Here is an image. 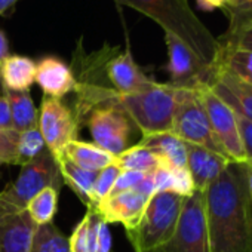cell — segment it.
I'll return each instance as SVG.
<instances>
[{"mask_svg": "<svg viewBox=\"0 0 252 252\" xmlns=\"http://www.w3.org/2000/svg\"><path fill=\"white\" fill-rule=\"evenodd\" d=\"M196 2L197 6L203 11H215V9L224 11L231 3V0H196Z\"/></svg>", "mask_w": 252, "mask_h": 252, "instance_id": "8d00e7d4", "label": "cell"}, {"mask_svg": "<svg viewBox=\"0 0 252 252\" xmlns=\"http://www.w3.org/2000/svg\"><path fill=\"white\" fill-rule=\"evenodd\" d=\"M17 143H18V132L0 129V163L20 166Z\"/></svg>", "mask_w": 252, "mask_h": 252, "instance_id": "4dcf8cb0", "label": "cell"}, {"mask_svg": "<svg viewBox=\"0 0 252 252\" xmlns=\"http://www.w3.org/2000/svg\"><path fill=\"white\" fill-rule=\"evenodd\" d=\"M58 193L55 189H45L29 202L26 211L37 225L52 222L58 208Z\"/></svg>", "mask_w": 252, "mask_h": 252, "instance_id": "4316f807", "label": "cell"}, {"mask_svg": "<svg viewBox=\"0 0 252 252\" xmlns=\"http://www.w3.org/2000/svg\"><path fill=\"white\" fill-rule=\"evenodd\" d=\"M168 48V73L171 85L175 88H197L208 85L212 67L206 65L183 40L171 33H165Z\"/></svg>", "mask_w": 252, "mask_h": 252, "instance_id": "7c38bea8", "label": "cell"}, {"mask_svg": "<svg viewBox=\"0 0 252 252\" xmlns=\"http://www.w3.org/2000/svg\"><path fill=\"white\" fill-rule=\"evenodd\" d=\"M120 172H122V169L119 168V165L116 162L105 166L104 169H101L98 172V177H96L94 189H92V208H96V205L101 203L110 194Z\"/></svg>", "mask_w": 252, "mask_h": 252, "instance_id": "f546056e", "label": "cell"}, {"mask_svg": "<svg viewBox=\"0 0 252 252\" xmlns=\"http://www.w3.org/2000/svg\"><path fill=\"white\" fill-rule=\"evenodd\" d=\"M101 220L94 208L86 209V215L68 239L70 252H98V228Z\"/></svg>", "mask_w": 252, "mask_h": 252, "instance_id": "cb8c5ba5", "label": "cell"}, {"mask_svg": "<svg viewBox=\"0 0 252 252\" xmlns=\"http://www.w3.org/2000/svg\"><path fill=\"white\" fill-rule=\"evenodd\" d=\"M171 132L184 143L202 146L225 156L212 132L211 122L197 88H178Z\"/></svg>", "mask_w": 252, "mask_h": 252, "instance_id": "8992f818", "label": "cell"}, {"mask_svg": "<svg viewBox=\"0 0 252 252\" xmlns=\"http://www.w3.org/2000/svg\"><path fill=\"white\" fill-rule=\"evenodd\" d=\"M177 91L171 83L153 82L149 88L128 95L114 91V101L128 113L143 135L171 132Z\"/></svg>", "mask_w": 252, "mask_h": 252, "instance_id": "3957f363", "label": "cell"}, {"mask_svg": "<svg viewBox=\"0 0 252 252\" xmlns=\"http://www.w3.org/2000/svg\"><path fill=\"white\" fill-rule=\"evenodd\" d=\"M187 163L186 168L191 177L194 190L205 191L218 177L224 172L227 165L231 162L225 156L215 153L202 146L186 143Z\"/></svg>", "mask_w": 252, "mask_h": 252, "instance_id": "5bb4252c", "label": "cell"}, {"mask_svg": "<svg viewBox=\"0 0 252 252\" xmlns=\"http://www.w3.org/2000/svg\"><path fill=\"white\" fill-rule=\"evenodd\" d=\"M36 83L42 88L45 96L57 99H61L77 88V80L71 68L55 57H45L36 64Z\"/></svg>", "mask_w": 252, "mask_h": 252, "instance_id": "e0dca14e", "label": "cell"}, {"mask_svg": "<svg viewBox=\"0 0 252 252\" xmlns=\"http://www.w3.org/2000/svg\"><path fill=\"white\" fill-rule=\"evenodd\" d=\"M63 177L54 155L46 149L36 159L21 166L18 178L0 191V212L26 211L29 202L45 189L60 191Z\"/></svg>", "mask_w": 252, "mask_h": 252, "instance_id": "5b68a950", "label": "cell"}, {"mask_svg": "<svg viewBox=\"0 0 252 252\" xmlns=\"http://www.w3.org/2000/svg\"><path fill=\"white\" fill-rule=\"evenodd\" d=\"M155 193V172H150L135 189L105 197L94 209L107 224L120 222L128 231L138 224L150 197Z\"/></svg>", "mask_w": 252, "mask_h": 252, "instance_id": "9c48e42d", "label": "cell"}, {"mask_svg": "<svg viewBox=\"0 0 252 252\" xmlns=\"http://www.w3.org/2000/svg\"><path fill=\"white\" fill-rule=\"evenodd\" d=\"M184 200L174 191H158L150 197L138 224L126 231L135 252H153L171 240Z\"/></svg>", "mask_w": 252, "mask_h": 252, "instance_id": "277c9868", "label": "cell"}, {"mask_svg": "<svg viewBox=\"0 0 252 252\" xmlns=\"http://www.w3.org/2000/svg\"><path fill=\"white\" fill-rule=\"evenodd\" d=\"M57 162L60 166L63 183H65L77 194V197L86 205V209L92 208V189L99 171L82 169L73 162H70L64 155L57 159Z\"/></svg>", "mask_w": 252, "mask_h": 252, "instance_id": "44dd1931", "label": "cell"}, {"mask_svg": "<svg viewBox=\"0 0 252 252\" xmlns=\"http://www.w3.org/2000/svg\"><path fill=\"white\" fill-rule=\"evenodd\" d=\"M239 128L243 143V152H245V163L252 166V122L237 117Z\"/></svg>", "mask_w": 252, "mask_h": 252, "instance_id": "836d02e7", "label": "cell"}, {"mask_svg": "<svg viewBox=\"0 0 252 252\" xmlns=\"http://www.w3.org/2000/svg\"><path fill=\"white\" fill-rule=\"evenodd\" d=\"M6 95L11 107V116L15 132H24L39 126V111L30 96V92H9L2 91Z\"/></svg>", "mask_w": 252, "mask_h": 252, "instance_id": "603a6c76", "label": "cell"}, {"mask_svg": "<svg viewBox=\"0 0 252 252\" xmlns=\"http://www.w3.org/2000/svg\"><path fill=\"white\" fill-rule=\"evenodd\" d=\"M36 227L27 211L0 212V252H30Z\"/></svg>", "mask_w": 252, "mask_h": 252, "instance_id": "2e32d148", "label": "cell"}, {"mask_svg": "<svg viewBox=\"0 0 252 252\" xmlns=\"http://www.w3.org/2000/svg\"><path fill=\"white\" fill-rule=\"evenodd\" d=\"M30 252H70V242L54 222L40 224L36 227Z\"/></svg>", "mask_w": 252, "mask_h": 252, "instance_id": "484cf974", "label": "cell"}, {"mask_svg": "<svg viewBox=\"0 0 252 252\" xmlns=\"http://www.w3.org/2000/svg\"><path fill=\"white\" fill-rule=\"evenodd\" d=\"M17 149H18L20 166L32 162L42 152L46 150V144H45V140H43V135L39 129V126L18 134Z\"/></svg>", "mask_w": 252, "mask_h": 252, "instance_id": "83f0119b", "label": "cell"}, {"mask_svg": "<svg viewBox=\"0 0 252 252\" xmlns=\"http://www.w3.org/2000/svg\"><path fill=\"white\" fill-rule=\"evenodd\" d=\"M107 76L114 86V91L120 95H128L149 88L152 80L135 63L129 46L123 54L116 55L107 63Z\"/></svg>", "mask_w": 252, "mask_h": 252, "instance_id": "9a60e30c", "label": "cell"}, {"mask_svg": "<svg viewBox=\"0 0 252 252\" xmlns=\"http://www.w3.org/2000/svg\"><path fill=\"white\" fill-rule=\"evenodd\" d=\"M88 128L94 144L113 156H119L129 149L132 135L131 117L114 101V96L110 102L92 108L88 117Z\"/></svg>", "mask_w": 252, "mask_h": 252, "instance_id": "52a82bcc", "label": "cell"}, {"mask_svg": "<svg viewBox=\"0 0 252 252\" xmlns=\"http://www.w3.org/2000/svg\"><path fill=\"white\" fill-rule=\"evenodd\" d=\"M138 144L158 155L165 166L180 168V169L186 168L187 163L186 143L177 135H174L172 132L143 135V140Z\"/></svg>", "mask_w": 252, "mask_h": 252, "instance_id": "d6986e66", "label": "cell"}, {"mask_svg": "<svg viewBox=\"0 0 252 252\" xmlns=\"http://www.w3.org/2000/svg\"><path fill=\"white\" fill-rule=\"evenodd\" d=\"M203 197L209 252H252L248 165L230 162Z\"/></svg>", "mask_w": 252, "mask_h": 252, "instance_id": "6da1fadb", "label": "cell"}, {"mask_svg": "<svg viewBox=\"0 0 252 252\" xmlns=\"http://www.w3.org/2000/svg\"><path fill=\"white\" fill-rule=\"evenodd\" d=\"M208 86L237 117L252 122V85L212 67Z\"/></svg>", "mask_w": 252, "mask_h": 252, "instance_id": "4fadbf2b", "label": "cell"}, {"mask_svg": "<svg viewBox=\"0 0 252 252\" xmlns=\"http://www.w3.org/2000/svg\"><path fill=\"white\" fill-rule=\"evenodd\" d=\"M64 156L70 162L86 171H101L116 162V156L102 150L96 144L77 140L67 144V147L64 149Z\"/></svg>", "mask_w": 252, "mask_h": 252, "instance_id": "ffe728a7", "label": "cell"}, {"mask_svg": "<svg viewBox=\"0 0 252 252\" xmlns=\"http://www.w3.org/2000/svg\"><path fill=\"white\" fill-rule=\"evenodd\" d=\"M0 166H2V163H0Z\"/></svg>", "mask_w": 252, "mask_h": 252, "instance_id": "60d3db41", "label": "cell"}, {"mask_svg": "<svg viewBox=\"0 0 252 252\" xmlns=\"http://www.w3.org/2000/svg\"><path fill=\"white\" fill-rule=\"evenodd\" d=\"M158 23L165 33L183 40L206 65L212 67L220 42L191 9L189 0H114Z\"/></svg>", "mask_w": 252, "mask_h": 252, "instance_id": "7a4b0ae2", "label": "cell"}, {"mask_svg": "<svg viewBox=\"0 0 252 252\" xmlns=\"http://www.w3.org/2000/svg\"><path fill=\"white\" fill-rule=\"evenodd\" d=\"M248 193H249V199L252 202V166L248 165Z\"/></svg>", "mask_w": 252, "mask_h": 252, "instance_id": "ab89813d", "label": "cell"}, {"mask_svg": "<svg viewBox=\"0 0 252 252\" xmlns=\"http://www.w3.org/2000/svg\"><path fill=\"white\" fill-rule=\"evenodd\" d=\"M36 82V63L24 55H8L0 61V88L9 92L30 91Z\"/></svg>", "mask_w": 252, "mask_h": 252, "instance_id": "ac0fdd59", "label": "cell"}, {"mask_svg": "<svg viewBox=\"0 0 252 252\" xmlns=\"http://www.w3.org/2000/svg\"><path fill=\"white\" fill-rule=\"evenodd\" d=\"M20 0H0V15H3L8 9H11Z\"/></svg>", "mask_w": 252, "mask_h": 252, "instance_id": "f35d334b", "label": "cell"}, {"mask_svg": "<svg viewBox=\"0 0 252 252\" xmlns=\"http://www.w3.org/2000/svg\"><path fill=\"white\" fill-rule=\"evenodd\" d=\"M147 174L144 172H137V171H122L110 191V196H114V194H119L122 191H126V190H131V189H135L146 177Z\"/></svg>", "mask_w": 252, "mask_h": 252, "instance_id": "1f68e13d", "label": "cell"}, {"mask_svg": "<svg viewBox=\"0 0 252 252\" xmlns=\"http://www.w3.org/2000/svg\"><path fill=\"white\" fill-rule=\"evenodd\" d=\"M9 55V42L6 34L0 30V61Z\"/></svg>", "mask_w": 252, "mask_h": 252, "instance_id": "74e56055", "label": "cell"}, {"mask_svg": "<svg viewBox=\"0 0 252 252\" xmlns=\"http://www.w3.org/2000/svg\"><path fill=\"white\" fill-rule=\"evenodd\" d=\"M212 67L252 85V52L220 45V52Z\"/></svg>", "mask_w": 252, "mask_h": 252, "instance_id": "7402d4cb", "label": "cell"}, {"mask_svg": "<svg viewBox=\"0 0 252 252\" xmlns=\"http://www.w3.org/2000/svg\"><path fill=\"white\" fill-rule=\"evenodd\" d=\"M39 129L46 149L55 159H60L67 144L77 138L79 122L61 99L43 96L39 111Z\"/></svg>", "mask_w": 252, "mask_h": 252, "instance_id": "8fae6325", "label": "cell"}, {"mask_svg": "<svg viewBox=\"0 0 252 252\" xmlns=\"http://www.w3.org/2000/svg\"><path fill=\"white\" fill-rule=\"evenodd\" d=\"M218 42L222 46H230V48L252 52V26L243 29L242 32H239L233 36H228V37L222 36L221 39H218Z\"/></svg>", "mask_w": 252, "mask_h": 252, "instance_id": "d6a6232c", "label": "cell"}, {"mask_svg": "<svg viewBox=\"0 0 252 252\" xmlns=\"http://www.w3.org/2000/svg\"><path fill=\"white\" fill-rule=\"evenodd\" d=\"M222 12L228 18L225 37L252 26V0H231V3Z\"/></svg>", "mask_w": 252, "mask_h": 252, "instance_id": "f1b7e54d", "label": "cell"}, {"mask_svg": "<svg viewBox=\"0 0 252 252\" xmlns=\"http://www.w3.org/2000/svg\"><path fill=\"white\" fill-rule=\"evenodd\" d=\"M111 251V234L108 230V224L101 220L98 228V252H110Z\"/></svg>", "mask_w": 252, "mask_h": 252, "instance_id": "d590c367", "label": "cell"}, {"mask_svg": "<svg viewBox=\"0 0 252 252\" xmlns=\"http://www.w3.org/2000/svg\"><path fill=\"white\" fill-rule=\"evenodd\" d=\"M153 252H209L203 191L186 197L174 236Z\"/></svg>", "mask_w": 252, "mask_h": 252, "instance_id": "ba28073f", "label": "cell"}, {"mask_svg": "<svg viewBox=\"0 0 252 252\" xmlns=\"http://www.w3.org/2000/svg\"><path fill=\"white\" fill-rule=\"evenodd\" d=\"M197 91L208 113L212 132L218 144L222 147L225 156L231 162H245V152L237 116L209 89L208 85L197 86Z\"/></svg>", "mask_w": 252, "mask_h": 252, "instance_id": "30bf717a", "label": "cell"}, {"mask_svg": "<svg viewBox=\"0 0 252 252\" xmlns=\"http://www.w3.org/2000/svg\"><path fill=\"white\" fill-rule=\"evenodd\" d=\"M116 163L122 171H137L144 174L155 172L159 168L165 166L158 155L140 144L132 146L122 155L116 156Z\"/></svg>", "mask_w": 252, "mask_h": 252, "instance_id": "d4e9b609", "label": "cell"}, {"mask_svg": "<svg viewBox=\"0 0 252 252\" xmlns=\"http://www.w3.org/2000/svg\"><path fill=\"white\" fill-rule=\"evenodd\" d=\"M0 129L2 131H15L12 116H11L9 101H8L5 94L0 95Z\"/></svg>", "mask_w": 252, "mask_h": 252, "instance_id": "e575fe53", "label": "cell"}]
</instances>
